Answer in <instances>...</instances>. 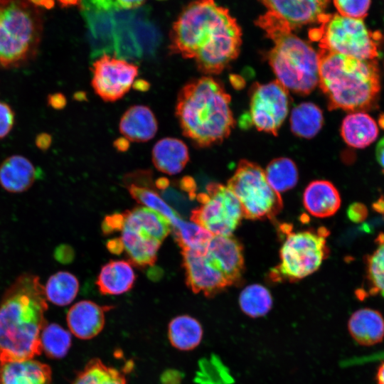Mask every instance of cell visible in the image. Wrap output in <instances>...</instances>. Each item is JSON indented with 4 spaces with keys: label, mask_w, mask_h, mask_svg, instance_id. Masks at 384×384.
<instances>
[{
    "label": "cell",
    "mask_w": 384,
    "mask_h": 384,
    "mask_svg": "<svg viewBox=\"0 0 384 384\" xmlns=\"http://www.w3.org/2000/svg\"><path fill=\"white\" fill-rule=\"evenodd\" d=\"M227 186L241 206L243 218H274L282 209V200L268 183L265 170L257 164L241 160Z\"/></svg>",
    "instance_id": "obj_9"
},
{
    "label": "cell",
    "mask_w": 384,
    "mask_h": 384,
    "mask_svg": "<svg viewBox=\"0 0 384 384\" xmlns=\"http://www.w3.org/2000/svg\"><path fill=\"white\" fill-rule=\"evenodd\" d=\"M181 254L186 282L194 293H203L211 297L231 285L206 252L182 250Z\"/></svg>",
    "instance_id": "obj_13"
},
{
    "label": "cell",
    "mask_w": 384,
    "mask_h": 384,
    "mask_svg": "<svg viewBox=\"0 0 384 384\" xmlns=\"http://www.w3.org/2000/svg\"><path fill=\"white\" fill-rule=\"evenodd\" d=\"M268 12L287 23L293 30L302 26L321 23L329 0H260Z\"/></svg>",
    "instance_id": "obj_14"
},
{
    "label": "cell",
    "mask_w": 384,
    "mask_h": 384,
    "mask_svg": "<svg viewBox=\"0 0 384 384\" xmlns=\"http://www.w3.org/2000/svg\"><path fill=\"white\" fill-rule=\"evenodd\" d=\"M309 38L319 42L320 49L356 59L375 60L378 56L380 35L369 30L362 19L326 14Z\"/></svg>",
    "instance_id": "obj_7"
},
{
    "label": "cell",
    "mask_w": 384,
    "mask_h": 384,
    "mask_svg": "<svg viewBox=\"0 0 384 384\" xmlns=\"http://www.w3.org/2000/svg\"><path fill=\"white\" fill-rule=\"evenodd\" d=\"M256 23L274 43L268 60L277 80L296 93H310L319 83L318 53L270 12L260 16Z\"/></svg>",
    "instance_id": "obj_5"
},
{
    "label": "cell",
    "mask_w": 384,
    "mask_h": 384,
    "mask_svg": "<svg viewBox=\"0 0 384 384\" xmlns=\"http://www.w3.org/2000/svg\"><path fill=\"white\" fill-rule=\"evenodd\" d=\"M33 5L38 8L46 9H52L55 5V0H28Z\"/></svg>",
    "instance_id": "obj_48"
},
{
    "label": "cell",
    "mask_w": 384,
    "mask_h": 384,
    "mask_svg": "<svg viewBox=\"0 0 384 384\" xmlns=\"http://www.w3.org/2000/svg\"><path fill=\"white\" fill-rule=\"evenodd\" d=\"M329 231L289 232L279 250V262L271 271L272 280L294 282L316 272L326 257Z\"/></svg>",
    "instance_id": "obj_8"
},
{
    "label": "cell",
    "mask_w": 384,
    "mask_h": 384,
    "mask_svg": "<svg viewBox=\"0 0 384 384\" xmlns=\"http://www.w3.org/2000/svg\"><path fill=\"white\" fill-rule=\"evenodd\" d=\"M348 330L351 337L360 345L373 346L384 338V318L377 310L360 309L349 318Z\"/></svg>",
    "instance_id": "obj_22"
},
{
    "label": "cell",
    "mask_w": 384,
    "mask_h": 384,
    "mask_svg": "<svg viewBox=\"0 0 384 384\" xmlns=\"http://www.w3.org/2000/svg\"><path fill=\"white\" fill-rule=\"evenodd\" d=\"M119 128L126 139L134 142H145L156 135L158 124L154 114L149 107L137 105L129 107L124 112Z\"/></svg>",
    "instance_id": "obj_20"
},
{
    "label": "cell",
    "mask_w": 384,
    "mask_h": 384,
    "mask_svg": "<svg viewBox=\"0 0 384 384\" xmlns=\"http://www.w3.org/2000/svg\"><path fill=\"white\" fill-rule=\"evenodd\" d=\"M121 232L123 251L132 264L144 267L155 263L161 242L128 228H122Z\"/></svg>",
    "instance_id": "obj_26"
},
{
    "label": "cell",
    "mask_w": 384,
    "mask_h": 384,
    "mask_svg": "<svg viewBox=\"0 0 384 384\" xmlns=\"http://www.w3.org/2000/svg\"><path fill=\"white\" fill-rule=\"evenodd\" d=\"M200 322L189 315H180L171 320L168 326V338L171 345L179 351L196 348L203 338Z\"/></svg>",
    "instance_id": "obj_28"
},
{
    "label": "cell",
    "mask_w": 384,
    "mask_h": 384,
    "mask_svg": "<svg viewBox=\"0 0 384 384\" xmlns=\"http://www.w3.org/2000/svg\"><path fill=\"white\" fill-rule=\"evenodd\" d=\"M242 31L229 11L214 0H195L178 16L170 33L169 48L194 58L205 74H218L239 54Z\"/></svg>",
    "instance_id": "obj_1"
},
{
    "label": "cell",
    "mask_w": 384,
    "mask_h": 384,
    "mask_svg": "<svg viewBox=\"0 0 384 384\" xmlns=\"http://www.w3.org/2000/svg\"><path fill=\"white\" fill-rule=\"evenodd\" d=\"M124 224V215L122 213H113L107 215L102 221V232L105 234H111L121 231Z\"/></svg>",
    "instance_id": "obj_39"
},
{
    "label": "cell",
    "mask_w": 384,
    "mask_h": 384,
    "mask_svg": "<svg viewBox=\"0 0 384 384\" xmlns=\"http://www.w3.org/2000/svg\"><path fill=\"white\" fill-rule=\"evenodd\" d=\"M324 122L321 110L311 102L296 106L290 116L291 129L296 135L310 139L321 129Z\"/></svg>",
    "instance_id": "obj_30"
},
{
    "label": "cell",
    "mask_w": 384,
    "mask_h": 384,
    "mask_svg": "<svg viewBox=\"0 0 384 384\" xmlns=\"http://www.w3.org/2000/svg\"><path fill=\"white\" fill-rule=\"evenodd\" d=\"M152 162L159 171L169 175L180 173L189 161L186 144L174 137H166L158 141L151 152Z\"/></svg>",
    "instance_id": "obj_23"
},
{
    "label": "cell",
    "mask_w": 384,
    "mask_h": 384,
    "mask_svg": "<svg viewBox=\"0 0 384 384\" xmlns=\"http://www.w3.org/2000/svg\"><path fill=\"white\" fill-rule=\"evenodd\" d=\"M49 366L31 359L0 363V384H51Z\"/></svg>",
    "instance_id": "obj_19"
},
{
    "label": "cell",
    "mask_w": 384,
    "mask_h": 384,
    "mask_svg": "<svg viewBox=\"0 0 384 384\" xmlns=\"http://www.w3.org/2000/svg\"><path fill=\"white\" fill-rule=\"evenodd\" d=\"M47 103L55 110H62L65 107L67 101L63 94L55 92L48 96Z\"/></svg>",
    "instance_id": "obj_41"
},
{
    "label": "cell",
    "mask_w": 384,
    "mask_h": 384,
    "mask_svg": "<svg viewBox=\"0 0 384 384\" xmlns=\"http://www.w3.org/2000/svg\"><path fill=\"white\" fill-rule=\"evenodd\" d=\"M378 246L367 260V274L370 294L380 293L384 297V235L379 236Z\"/></svg>",
    "instance_id": "obj_36"
},
{
    "label": "cell",
    "mask_w": 384,
    "mask_h": 384,
    "mask_svg": "<svg viewBox=\"0 0 384 384\" xmlns=\"http://www.w3.org/2000/svg\"><path fill=\"white\" fill-rule=\"evenodd\" d=\"M112 306H102L90 300H82L68 310L66 321L70 331L82 340L92 339L103 329L105 312Z\"/></svg>",
    "instance_id": "obj_16"
},
{
    "label": "cell",
    "mask_w": 384,
    "mask_h": 384,
    "mask_svg": "<svg viewBox=\"0 0 384 384\" xmlns=\"http://www.w3.org/2000/svg\"><path fill=\"white\" fill-rule=\"evenodd\" d=\"M107 247L110 252L113 254H121L123 251V246L119 238H113L107 242Z\"/></svg>",
    "instance_id": "obj_46"
},
{
    "label": "cell",
    "mask_w": 384,
    "mask_h": 384,
    "mask_svg": "<svg viewBox=\"0 0 384 384\" xmlns=\"http://www.w3.org/2000/svg\"><path fill=\"white\" fill-rule=\"evenodd\" d=\"M47 309L44 286L38 275L22 273L6 288L0 300V363L41 354Z\"/></svg>",
    "instance_id": "obj_2"
},
{
    "label": "cell",
    "mask_w": 384,
    "mask_h": 384,
    "mask_svg": "<svg viewBox=\"0 0 384 384\" xmlns=\"http://www.w3.org/2000/svg\"><path fill=\"white\" fill-rule=\"evenodd\" d=\"M79 287V281L73 274L57 272L50 276L44 286L46 298L57 306L68 305L77 297Z\"/></svg>",
    "instance_id": "obj_29"
},
{
    "label": "cell",
    "mask_w": 384,
    "mask_h": 384,
    "mask_svg": "<svg viewBox=\"0 0 384 384\" xmlns=\"http://www.w3.org/2000/svg\"><path fill=\"white\" fill-rule=\"evenodd\" d=\"M339 14L343 16L363 19L368 14L370 0H333Z\"/></svg>",
    "instance_id": "obj_37"
},
{
    "label": "cell",
    "mask_w": 384,
    "mask_h": 384,
    "mask_svg": "<svg viewBox=\"0 0 384 384\" xmlns=\"http://www.w3.org/2000/svg\"><path fill=\"white\" fill-rule=\"evenodd\" d=\"M146 0H112L114 9H132L142 6Z\"/></svg>",
    "instance_id": "obj_43"
},
{
    "label": "cell",
    "mask_w": 384,
    "mask_h": 384,
    "mask_svg": "<svg viewBox=\"0 0 384 384\" xmlns=\"http://www.w3.org/2000/svg\"><path fill=\"white\" fill-rule=\"evenodd\" d=\"M376 378L378 384H384V362L378 369Z\"/></svg>",
    "instance_id": "obj_50"
},
{
    "label": "cell",
    "mask_w": 384,
    "mask_h": 384,
    "mask_svg": "<svg viewBox=\"0 0 384 384\" xmlns=\"http://www.w3.org/2000/svg\"><path fill=\"white\" fill-rule=\"evenodd\" d=\"M200 206L193 209L191 220L213 235H230L240 225L243 213L239 201L227 186L210 183L197 196Z\"/></svg>",
    "instance_id": "obj_10"
},
{
    "label": "cell",
    "mask_w": 384,
    "mask_h": 384,
    "mask_svg": "<svg viewBox=\"0 0 384 384\" xmlns=\"http://www.w3.org/2000/svg\"><path fill=\"white\" fill-rule=\"evenodd\" d=\"M91 85L95 92L105 102L122 98L138 75V67L124 59L104 53L92 65Z\"/></svg>",
    "instance_id": "obj_12"
},
{
    "label": "cell",
    "mask_w": 384,
    "mask_h": 384,
    "mask_svg": "<svg viewBox=\"0 0 384 384\" xmlns=\"http://www.w3.org/2000/svg\"><path fill=\"white\" fill-rule=\"evenodd\" d=\"M42 350L52 358H62L71 346V335L60 325L52 323L43 327L41 336Z\"/></svg>",
    "instance_id": "obj_35"
},
{
    "label": "cell",
    "mask_w": 384,
    "mask_h": 384,
    "mask_svg": "<svg viewBox=\"0 0 384 384\" xmlns=\"http://www.w3.org/2000/svg\"><path fill=\"white\" fill-rule=\"evenodd\" d=\"M52 144V137L48 133L41 132L36 135L35 144L41 151L48 150Z\"/></svg>",
    "instance_id": "obj_42"
},
{
    "label": "cell",
    "mask_w": 384,
    "mask_h": 384,
    "mask_svg": "<svg viewBox=\"0 0 384 384\" xmlns=\"http://www.w3.org/2000/svg\"><path fill=\"white\" fill-rule=\"evenodd\" d=\"M125 183L135 201L164 216L170 223L171 228H174L181 220L176 210L150 185L151 173L149 171L134 174L125 181Z\"/></svg>",
    "instance_id": "obj_17"
},
{
    "label": "cell",
    "mask_w": 384,
    "mask_h": 384,
    "mask_svg": "<svg viewBox=\"0 0 384 384\" xmlns=\"http://www.w3.org/2000/svg\"><path fill=\"white\" fill-rule=\"evenodd\" d=\"M123 215L122 228L142 233L161 242L171 230L170 223L164 216L144 206L134 208Z\"/></svg>",
    "instance_id": "obj_25"
},
{
    "label": "cell",
    "mask_w": 384,
    "mask_h": 384,
    "mask_svg": "<svg viewBox=\"0 0 384 384\" xmlns=\"http://www.w3.org/2000/svg\"><path fill=\"white\" fill-rule=\"evenodd\" d=\"M43 31L41 8L28 0H0V69L19 68L33 60Z\"/></svg>",
    "instance_id": "obj_6"
},
{
    "label": "cell",
    "mask_w": 384,
    "mask_h": 384,
    "mask_svg": "<svg viewBox=\"0 0 384 384\" xmlns=\"http://www.w3.org/2000/svg\"><path fill=\"white\" fill-rule=\"evenodd\" d=\"M303 204L311 215L327 218L335 214L340 208L341 197L333 183L325 180H316L305 188Z\"/></svg>",
    "instance_id": "obj_21"
},
{
    "label": "cell",
    "mask_w": 384,
    "mask_h": 384,
    "mask_svg": "<svg viewBox=\"0 0 384 384\" xmlns=\"http://www.w3.org/2000/svg\"><path fill=\"white\" fill-rule=\"evenodd\" d=\"M319 84L329 110L359 112L369 109L380 91L375 60H363L320 49Z\"/></svg>",
    "instance_id": "obj_4"
},
{
    "label": "cell",
    "mask_w": 384,
    "mask_h": 384,
    "mask_svg": "<svg viewBox=\"0 0 384 384\" xmlns=\"http://www.w3.org/2000/svg\"><path fill=\"white\" fill-rule=\"evenodd\" d=\"M368 215L366 206L359 202L351 203L347 209V216L353 223L363 222Z\"/></svg>",
    "instance_id": "obj_40"
},
{
    "label": "cell",
    "mask_w": 384,
    "mask_h": 384,
    "mask_svg": "<svg viewBox=\"0 0 384 384\" xmlns=\"http://www.w3.org/2000/svg\"><path fill=\"white\" fill-rule=\"evenodd\" d=\"M114 146L119 151H126L129 147V143L127 139L124 137L123 139H119L114 142Z\"/></svg>",
    "instance_id": "obj_49"
},
{
    "label": "cell",
    "mask_w": 384,
    "mask_h": 384,
    "mask_svg": "<svg viewBox=\"0 0 384 384\" xmlns=\"http://www.w3.org/2000/svg\"><path fill=\"white\" fill-rule=\"evenodd\" d=\"M176 240L182 250L206 252L213 235L201 225L181 219L172 228Z\"/></svg>",
    "instance_id": "obj_33"
},
{
    "label": "cell",
    "mask_w": 384,
    "mask_h": 384,
    "mask_svg": "<svg viewBox=\"0 0 384 384\" xmlns=\"http://www.w3.org/2000/svg\"><path fill=\"white\" fill-rule=\"evenodd\" d=\"M239 305L242 311L252 318L266 315L272 309V297L270 291L263 285L252 284L240 292Z\"/></svg>",
    "instance_id": "obj_32"
},
{
    "label": "cell",
    "mask_w": 384,
    "mask_h": 384,
    "mask_svg": "<svg viewBox=\"0 0 384 384\" xmlns=\"http://www.w3.org/2000/svg\"><path fill=\"white\" fill-rule=\"evenodd\" d=\"M15 123V113L6 102L0 100V139L8 136Z\"/></svg>",
    "instance_id": "obj_38"
},
{
    "label": "cell",
    "mask_w": 384,
    "mask_h": 384,
    "mask_svg": "<svg viewBox=\"0 0 384 384\" xmlns=\"http://www.w3.org/2000/svg\"><path fill=\"white\" fill-rule=\"evenodd\" d=\"M181 379L178 373L171 370L166 372L161 378L163 384H179Z\"/></svg>",
    "instance_id": "obj_45"
},
{
    "label": "cell",
    "mask_w": 384,
    "mask_h": 384,
    "mask_svg": "<svg viewBox=\"0 0 384 384\" xmlns=\"http://www.w3.org/2000/svg\"><path fill=\"white\" fill-rule=\"evenodd\" d=\"M373 208L379 213H383L384 212V201L380 198L379 201H376L373 204Z\"/></svg>",
    "instance_id": "obj_51"
},
{
    "label": "cell",
    "mask_w": 384,
    "mask_h": 384,
    "mask_svg": "<svg viewBox=\"0 0 384 384\" xmlns=\"http://www.w3.org/2000/svg\"><path fill=\"white\" fill-rule=\"evenodd\" d=\"M206 255L231 285L240 280L244 270L242 246L232 235H213Z\"/></svg>",
    "instance_id": "obj_15"
},
{
    "label": "cell",
    "mask_w": 384,
    "mask_h": 384,
    "mask_svg": "<svg viewBox=\"0 0 384 384\" xmlns=\"http://www.w3.org/2000/svg\"><path fill=\"white\" fill-rule=\"evenodd\" d=\"M135 280L136 275L130 262L112 260L102 266L96 284L101 294L119 295L129 292Z\"/></svg>",
    "instance_id": "obj_24"
},
{
    "label": "cell",
    "mask_w": 384,
    "mask_h": 384,
    "mask_svg": "<svg viewBox=\"0 0 384 384\" xmlns=\"http://www.w3.org/2000/svg\"><path fill=\"white\" fill-rule=\"evenodd\" d=\"M40 175L39 169L21 155L10 156L0 164V186L11 193L28 191Z\"/></svg>",
    "instance_id": "obj_18"
},
{
    "label": "cell",
    "mask_w": 384,
    "mask_h": 384,
    "mask_svg": "<svg viewBox=\"0 0 384 384\" xmlns=\"http://www.w3.org/2000/svg\"><path fill=\"white\" fill-rule=\"evenodd\" d=\"M230 97L210 77L188 82L177 95L176 116L183 134L201 147L221 142L234 125Z\"/></svg>",
    "instance_id": "obj_3"
},
{
    "label": "cell",
    "mask_w": 384,
    "mask_h": 384,
    "mask_svg": "<svg viewBox=\"0 0 384 384\" xmlns=\"http://www.w3.org/2000/svg\"><path fill=\"white\" fill-rule=\"evenodd\" d=\"M72 384H127V380L119 370L95 358L77 374Z\"/></svg>",
    "instance_id": "obj_31"
},
{
    "label": "cell",
    "mask_w": 384,
    "mask_h": 384,
    "mask_svg": "<svg viewBox=\"0 0 384 384\" xmlns=\"http://www.w3.org/2000/svg\"><path fill=\"white\" fill-rule=\"evenodd\" d=\"M341 134L350 146L363 149L378 137V127L375 121L363 112H353L343 120Z\"/></svg>",
    "instance_id": "obj_27"
},
{
    "label": "cell",
    "mask_w": 384,
    "mask_h": 384,
    "mask_svg": "<svg viewBox=\"0 0 384 384\" xmlns=\"http://www.w3.org/2000/svg\"><path fill=\"white\" fill-rule=\"evenodd\" d=\"M375 156L378 164L384 169V137L379 141L375 149Z\"/></svg>",
    "instance_id": "obj_47"
},
{
    "label": "cell",
    "mask_w": 384,
    "mask_h": 384,
    "mask_svg": "<svg viewBox=\"0 0 384 384\" xmlns=\"http://www.w3.org/2000/svg\"><path fill=\"white\" fill-rule=\"evenodd\" d=\"M63 6H68L77 3V0H58Z\"/></svg>",
    "instance_id": "obj_52"
},
{
    "label": "cell",
    "mask_w": 384,
    "mask_h": 384,
    "mask_svg": "<svg viewBox=\"0 0 384 384\" xmlns=\"http://www.w3.org/2000/svg\"><path fill=\"white\" fill-rule=\"evenodd\" d=\"M288 90L277 80L255 83L250 93V118L260 131L277 134L289 111Z\"/></svg>",
    "instance_id": "obj_11"
},
{
    "label": "cell",
    "mask_w": 384,
    "mask_h": 384,
    "mask_svg": "<svg viewBox=\"0 0 384 384\" xmlns=\"http://www.w3.org/2000/svg\"><path fill=\"white\" fill-rule=\"evenodd\" d=\"M265 176L270 185L279 193L292 188L298 181V171L289 158L273 159L267 166Z\"/></svg>",
    "instance_id": "obj_34"
},
{
    "label": "cell",
    "mask_w": 384,
    "mask_h": 384,
    "mask_svg": "<svg viewBox=\"0 0 384 384\" xmlns=\"http://www.w3.org/2000/svg\"><path fill=\"white\" fill-rule=\"evenodd\" d=\"M73 251L71 248L66 245L58 246L55 252V258L61 262H69L73 258Z\"/></svg>",
    "instance_id": "obj_44"
}]
</instances>
